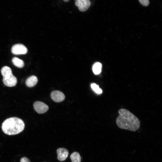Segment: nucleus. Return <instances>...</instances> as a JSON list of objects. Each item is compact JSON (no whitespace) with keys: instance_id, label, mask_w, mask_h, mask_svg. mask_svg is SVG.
<instances>
[{"instance_id":"nucleus-11","label":"nucleus","mask_w":162,"mask_h":162,"mask_svg":"<svg viewBox=\"0 0 162 162\" xmlns=\"http://www.w3.org/2000/svg\"><path fill=\"white\" fill-rule=\"evenodd\" d=\"M12 62L15 66L19 68H22L24 65L23 61L17 57L13 58L12 60Z\"/></svg>"},{"instance_id":"nucleus-1","label":"nucleus","mask_w":162,"mask_h":162,"mask_svg":"<svg viewBox=\"0 0 162 162\" xmlns=\"http://www.w3.org/2000/svg\"><path fill=\"white\" fill-rule=\"evenodd\" d=\"M119 116L116 119V123L122 129L134 131L140 127V122L134 114L125 109H121L118 112Z\"/></svg>"},{"instance_id":"nucleus-13","label":"nucleus","mask_w":162,"mask_h":162,"mask_svg":"<svg viewBox=\"0 0 162 162\" xmlns=\"http://www.w3.org/2000/svg\"><path fill=\"white\" fill-rule=\"evenodd\" d=\"M91 87L93 90L97 94H100L102 92V90L100 88L98 85L93 83L91 84Z\"/></svg>"},{"instance_id":"nucleus-10","label":"nucleus","mask_w":162,"mask_h":162,"mask_svg":"<svg viewBox=\"0 0 162 162\" xmlns=\"http://www.w3.org/2000/svg\"><path fill=\"white\" fill-rule=\"evenodd\" d=\"M102 65L100 63L97 62L95 63L92 67V71L95 75L99 74L101 72Z\"/></svg>"},{"instance_id":"nucleus-15","label":"nucleus","mask_w":162,"mask_h":162,"mask_svg":"<svg viewBox=\"0 0 162 162\" xmlns=\"http://www.w3.org/2000/svg\"><path fill=\"white\" fill-rule=\"evenodd\" d=\"M20 162H31L27 158L23 157L20 160Z\"/></svg>"},{"instance_id":"nucleus-4","label":"nucleus","mask_w":162,"mask_h":162,"mask_svg":"<svg viewBox=\"0 0 162 162\" xmlns=\"http://www.w3.org/2000/svg\"><path fill=\"white\" fill-rule=\"evenodd\" d=\"M35 110L39 114L46 112L49 109L48 106L43 102L40 101L35 102L33 104Z\"/></svg>"},{"instance_id":"nucleus-6","label":"nucleus","mask_w":162,"mask_h":162,"mask_svg":"<svg viewBox=\"0 0 162 162\" xmlns=\"http://www.w3.org/2000/svg\"><path fill=\"white\" fill-rule=\"evenodd\" d=\"M75 5L78 7L79 10L82 12L86 11L91 5L90 0H76Z\"/></svg>"},{"instance_id":"nucleus-3","label":"nucleus","mask_w":162,"mask_h":162,"mask_svg":"<svg viewBox=\"0 0 162 162\" xmlns=\"http://www.w3.org/2000/svg\"><path fill=\"white\" fill-rule=\"evenodd\" d=\"M3 76V82L6 86L11 87L15 86L17 82L16 78L12 74L11 68L7 66L3 67L1 70Z\"/></svg>"},{"instance_id":"nucleus-7","label":"nucleus","mask_w":162,"mask_h":162,"mask_svg":"<svg viewBox=\"0 0 162 162\" xmlns=\"http://www.w3.org/2000/svg\"><path fill=\"white\" fill-rule=\"evenodd\" d=\"M51 96L52 100L56 102H59L63 101L65 98L64 94L59 91H53L51 93Z\"/></svg>"},{"instance_id":"nucleus-16","label":"nucleus","mask_w":162,"mask_h":162,"mask_svg":"<svg viewBox=\"0 0 162 162\" xmlns=\"http://www.w3.org/2000/svg\"><path fill=\"white\" fill-rule=\"evenodd\" d=\"M65 2H68L69 1V0H63Z\"/></svg>"},{"instance_id":"nucleus-12","label":"nucleus","mask_w":162,"mask_h":162,"mask_svg":"<svg viewBox=\"0 0 162 162\" xmlns=\"http://www.w3.org/2000/svg\"><path fill=\"white\" fill-rule=\"evenodd\" d=\"M70 158L72 162H81V157L78 152H73L70 156Z\"/></svg>"},{"instance_id":"nucleus-2","label":"nucleus","mask_w":162,"mask_h":162,"mask_svg":"<svg viewBox=\"0 0 162 162\" xmlns=\"http://www.w3.org/2000/svg\"><path fill=\"white\" fill-rule=\"evenodd\" d=\"M25 124L22 120L13 117L8 118L3 122L2 128L5 134L14 135L22 132L25 128Z\"/></svg>"},{"instance_id":"nucleus-14","label":"nucleus","mask_w":162,"mask_h":162,"mask_svg":"<svg viewBox=\"0 0 162 162\" xmlns=\"http://www.w3.org/2000/svg\"><path fill=\"white\" fill-rule=\"evenodd\" d=\"M140 3L143 6H148L149 4V0H139Z\"/></svg>"},{"instance_id":"nucleus-5","label":"nucleus","mask_w":162,"mask_h":162,"mask_svg":"<svg viewBox=\"0 0 162 162\" xmlns=\"http://www.w3.org/2000/svg\"><path fill=\"white\" fill-rule=\"evenodd\" d=\"M12 52L15 55L26 54L27 52V49L23 45L17 44L14 45L11 48Z\"/></svg>"},{"instance_id":"nucleus-9","label":"nucleus","mask_w":162,"mask_h":162,"mask_svg":"<svg viewBox=\"0 0 162 162\" xmlns=\"http://www.w3.org/2000/svg\"><path fill=\"white\" fill-rule=\"evenodd\" d=\"M38 80L35 76H32L28 78L26 81V84L28 87H31L35 86L37 84Z\"/></svg>"},{"instance_id":"nucleus-8","label":"nucleus","mask_w":162,"mask_h":162,"mask_svg":"<svg viewBox=\"0 0 162 162\" xmlns=\"http://www.w3.org/2000/svg\"><path fill=\"white\" fill-rule=\"evenodd\" d=\"M57 158L60 161H63L66 160L68 155V150L64 148H59L57 150Z\"/></svg>"}]
</instances>
